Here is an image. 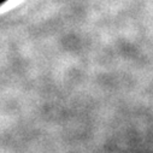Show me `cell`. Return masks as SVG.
<instances>
[{
    "label": "cell",
    "instance_id": "1",
    "mask_svg": "<svg viewBox=\"0 0 153 153\" xmlns=\"http://www.w3.org/2000/svg\"><path fill=\"white\" fill-rule=\"evenodd\" d=\"M9 1V0H0V6H1V5H4L5 3H7Z\"/></svg>",
    "mask_w": 153,
    "mask_h": 153
}]
</instances>
